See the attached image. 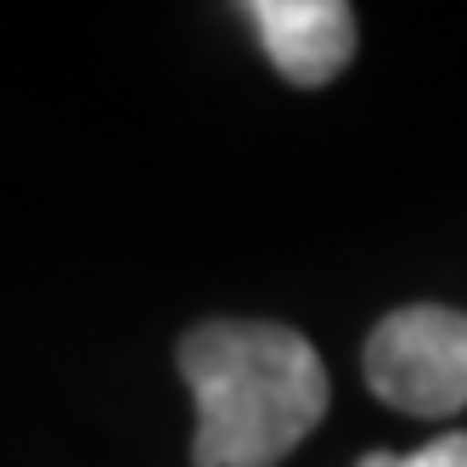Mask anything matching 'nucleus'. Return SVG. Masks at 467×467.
Instances as JSON below:
<instances>
[{
	"mask_svg": "<svg viewBox=\"0 0 467 467\" xmlns=\"http://www.w3.org/2000/svg\"><path fill=\"white\" fill-rule=\"evenodd\" d=\"M197 400L192 467H276L327 417V366L305 332L276 321H203L181 338Z\"/></svg>",
	"mask_w": 467,
	"mask_h": 467,
	"instance_id": "obj_1",
	"label": "nucleus"
},
{
	"mask_svg": "<svg viewBox=\"0 0 467 467\" xmlns=\"http://www.w3.org/2000/svg\"><path fill=\"white\" fill-rule=\"evenodd\" d=\"M366 383L406 417H451L467 406V316L406 305L366 338Z\"/></svg>",
	"mask_w": 467,
	"mask_h": 467,
	"instance_id": "obj_2",
	"label": "nucleus"
},
{
	"mask_svg": "<svg viewBox=\"0 0 467 467\" xmlns=\"http://www.w3.org/2000/svg\"><path fill=\"white\" fill-rule=\"evenodd\" d=\"M248 23L287 85H327L355 57V12L344 0H254Z\"/></svg>",
	"mask_w": 467,
	"mask_h": 467,
	"instance_id": "obj_3",
	"label": "nucleus"
},
{
	"mask_svg": "<svg viewBox=\"0 0 467 467\" xmlns=\"http://www.w3.org/2000/svg\"><path fill=\"white\" fill-rule=\"evenodd\" d=\"M355 467H467V433H440L411 456H389V451H366Z\"/></svg>",
	"mask_w": 467,
	"mask_h": 467,
	"instance_id": "obj_4",
	"label": "nucleus"
}]
</instances>
